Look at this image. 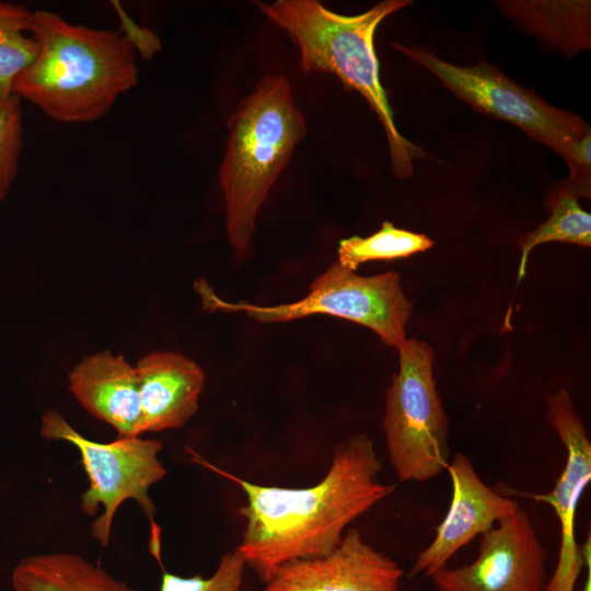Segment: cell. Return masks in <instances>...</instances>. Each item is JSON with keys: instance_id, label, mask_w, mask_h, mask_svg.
Masks as SVG:
<instances>
[{"instance_id": "8", "label": "cell", "mask_w": 591, "mask_h": 591, "mask_svg": "<svg viewBox=\"0 0 591 591\" xmlns=\"http://www.w3.org/2000/svg\"><path fill=\"white\" fill-rule=\"evenodd\" d=\"M392 46L432 72L456 97L474 109L509 121L531 139L557 152L564 160L590 127L578 115L551 106L498 68L480 61L462 67L417 46Z\"/></svg>"}, {"instance_id": "1", "label": "cell", "mask_w": 591, "mask_h": 591, "mask_svg": "<svg viewBox=\"0 0 591 591\" xmlns=\"http://www.w3.org/2000/svg\"><path fill=\"white\" fill-rule=\"evenodd\" d=\"M381 471L372 440L356 433L336 447L327 473L310 487L264 486L224 473L246 496L236 547L246 566L266 583L286 563L329 554L351 522L394 491Z\"/></svg>"}, {"instance_id": "18", "label": "cell", "mask_w": 591, "mask_h": 591, "mask_svg": "<svg viewBox=\"0 0 591 591\" xmlns=\"http://www.w3.org/2000/svg\"><path fill=\"white\" fill-rule=\"evenodd\" d=\"M432 245L433 241L427 235L398 229L384 221L381 229L368 237L354 235L341 240L337 262L355 271L363 263L407 257Z\"/></svg>"}, {"instance_id": "16", "label": "cell", "mask_w": 591, "mask_h": 591, "mask_svg": "<svg viewBox=\"0 0 591 591\" xmlns=\"http://www.w3.org/2000/svg\"><path fill=\"white\" fill-rule=\"evenodd\" d=\"M498 7L566 55L590 48V1H499Z\"/></svg>"}, {"instance_id": "21", "label": "cell", "mask_w": 591, "mask_h": 591, "mask_svg": "<svg viewBox=\"0 0 591 591\" xmlns=\"http://www.w3.org/2000/svg\"><path fill=\"white\" fill-rule=\"evenodd\" d=\"M246 564L235 548L222 556L215 572L201 576L181 577L163 570L159 591H241Z\"/></svg>"}, {"instance_id": "17", "label": "cell", "mask_w": 591, "mask_h": 591, "mask_svg": "<svg viewBox=\"0 0 591 591\" xmlns=\"http://www.w3.org/2000/svg\"><path fill=\"white\" fill-rule=\"evenodd\" d=\"M548 205L552 210L549 218L518 241L521 247L518 282L525 276L530 252L538 244L564 242L586 247L591 245V216L580 207L577 197L557 187L548 197Z\"/></svg>"}, {"instance_id": "5", "label": "cell", "mask_w": 591, "mask_h": 591, "mask_svg": "<svg viewBox=\"0 0 591 591\" xmlns=\"http://www.w3.org/2000/svg\"><path fill=\"white\" fill-rule=\"evenodd\" d=\"M195 288L204 308L209 311L242 312L260 323L325 314L366 326L385 345L396 348L406 339L405 327L413 309L397 273L360 276L338 262L311 282L304 298L291 303L257 305L227 302L204 279L197 280Z\"/></svg>"}, {"instance_id": "13", "label": "cell", "mask_w": 591, "mask_h": 591, "mask_svg": "<svg viewBox=\"0 0 591 591\" xmlns=\"http://www.w3.org/2000/svg\"><path fill=\"white\" fill-rule=\"evenodd\" d=\"M140 433L176 429L197 412L205 383L202 369L184 355L154 351L137 366Z\"/></svg>"}, {"instance_id": "4", "label": "cell", "mask_w": 591, "mask_h": 591, "mask_svg": "<svg viewBox=\"0 0 591 591\" xmlns=\"http://www.w3.org/2000/svg\"><path fill=\"white\" fill-rule=\"evenodd\" d=\"M227 125L229 136L218 175L229 242L234 250L244 251L254 235L257 215L305 137L306 126L291 84L281 74L264 76Z\"/></svg>"}, {"instance_id": "14", "label": "cell", "mask_w": 591, "mask_h": 591, "mask_svg": "<svg viewBox=\"0 0 591 591\" xmlns=\"http://www.w3.org/2000/svg\"><path fill=\"white\" fill-rule=\"evenodd\" d=\"M69 389L88 413L111 425L119 438L141 434L137 369L123 356L105 350L83 358L69 374Z\"/></svg>"}, {"instance_id": "10", "label": "cell", "mask_w": 591, "mask_h": 591, "mask_svg": "<svg viewBox=\"0 0 591 591\" xmlns=\"http://www.w3.org/2000/svg\"><path fill=\"white\" fill-rule=\"evenodd\" d=\"M546 418L566 448V463L552 491L533 495L534 499L554 508L560 525L558 559L544 591H575L584 567L575 536V522L581 495L591 480V443L567 390L547 396Z\"/></svg>"}, {"instance_id": "22", "label": "cell", "mask_w": 591, "mask_h": 591, "mask_svg": "<svg viewBox=\"0 0 591 591\" xmlns=\"http://www.w3.org/2000/svg\"><path fill=\"white\" fill-rule=\"evenodd\" d=\"M591 132L588 130L577 140L566 158L569 178L560 188L575 197H590L591 192Z\"/></svg>"}, {"instance_id": "19", "label": "cell", "mask_w": 591, "mask_h": 591, "mask_svg": "<svg viewBox=\"0 0 591 591\" xmlns=\"http://www.w3.org/2000/svg\"><path fill=\"white\" fill-rule=\"evenodd\" d=\"M33 11L0 2V96H9L19 73L34 59L37 45L32 30Z\"/></svg>"}, {"instance_id": "11", "label": "cell", "mask_w": 591, "mask_h": 591, "mask_svg": "<svg viewBox=\"0 0 591 591\" xmlns=\"http://www.w3.org/2000/svg\"><path fill=\"white\" fill-rule=\"evenodd\" d=\"M447 471L452 484L449 510L438 524L432 542L416 558L410 577H429L445 567L450 558L473 538L520 508L515 499L485 484L465 453L453 454Z\"/></svg>"}, {"instance_id": "12", "label": "cell", "mask_w": 591, "mask_h": 591, "mask_svg": "<svg viewBox=\"0 0 591 591\" xmlns=\"http://www.w3.org/2000/svg\"><path fill=\"white\" fill-rule=\"evenodd\" d=\"M402 576L393 558L351 528L329 554L277 568L263 591H399Z\"/></svg>"}, {"instance_id": "2", "label": "cell", "mask_w": 591, "mask_h": 591, "mask_svg": "<svg viewBox=\"0 0 591 591\" xmlns=\"http://www.w3.org/2000/svg\"><path fill=\"white\" fill-rule=\"evenodd\" d=\"M31 33L37 51L12 93L56 121L97 120L138 83L137 53L120 30L74 24L37 10Z\"/></svg>"}, {"instance_id": "15", "label": "cell", "mask_w": 591, "mask_h": 591, "mask_svg": "<svg viewBox=\"0 0 591 591\" xmlns=\"http://www.w3.org/2000/svg\"><path fill=\"white\" fill-rule=\"evenodd\" d=\"M14 591H139L71 553L25 557L11 575Z\"/></svg>"}, {"instance_id": "20", "label": "cell", "mask_w": 591, "mask_h": 591, "mask_svg": "<svg viewBox=\"0 0 591 591\" xmlns=\"http://www.w3.org/2000/svg\"><path fill=\"white\" fill-rule=\"evenodd\" d=\"M23 143L21 99L16 94L0 96V200L19 172Z\"/></svg>"}, {"instance_id": "9", "label": "cell", "mask_w": 591, "mask_h": 591, "mask_svg": "<svg viewBox=\"0 0 591 591\" xmlns=\"http://www.w3.org/2000/svg\"><path fill=\"white\" fill-rule=\"evenodd\" d=\"M482 535L471 564L430 575L437 591H544L547 552L519 508Z\"/></svg>"}, {"instance_id": "3", "label": "cell", "mask_w": 591, "mask_h": 591, "mask_svg": "<svg viewBox=\"0 0 591 591\" xmlns=\"http://www.w3.org/2000/svg\"><path fill=\"white\" fill-rule=\"evenodd\" d=\"M410 3L384 0L366 12L345 15L328 10L317 0L256 2L258 10L296 44L303 71L333 73L366 99L383 126L392 170L399 178L413 175L414 160L422 158L425 151L396 128L380 81L374 34L385 18Z\"/></svg>"}, {"instance_id": "7", "label": "cell", "mask_w": 591, "mask_h": 591, "mask_svg": "<svg viewBox=\"0 0 591 591\" xmlns=\"http://www.w3.org/2000/svg\"><path fill=\"white\" fill-rule=\"evenodd\" d=\"M399 368L386 390L382 420L391 466L401 482H427L451 459L449 420L433 379L434 354L427 343L405 339Z\"/></svg>"}, {"instance_id": "23", "label": "cell", "mask_w": 591, "mask_h": 591, "mask_svg": "<svg viewBox=\"0 0 591 591\" xmlns=\"http://www.w3.org/2000/svg\"><path fill=\"white\" fill-rule=\"evenodd\" d=\"M114 7L123 16V28L125 31L121 32L128 38L136 53L141 54L146 58H150L161 49V42L154 33L139 26L126 14H123V10L119 5L114 4Z\"/></svg>"}, {"instance_id": "24", "label": "cell", "mask_w": 591, "mask_h": 591, "mask_svg": "<svg viewBox=\"0 0 591 591\" xmlns=\"http://www.w3.org/2000/svg\"><path fill=\"white\" fill-rule=\"evenodd\" d=\"M584 567L588 568V579L586 581V584H584L582 591H590L591 590V563L586 565Z\"/></svg>"}, {"instance_id": "6", "label": "cell", "mask_w": 591, "mask_h": 591, "mask_svg": "<svg viewBox=\"0 0 591 591\" xmlns=\"http://www.w3.org/2000/svg\"><path fill=\"white\" fill-rule=\"evenodd\" d=\"M39 432L44 439L68 441L79 450L90 483L81 496V509L93 517L103 507L102 514L91 525V535L107 546L116 510L123 501L132 499L150 523L149 549L161 564V530L154 520L155 507L149 489L166 475L158 456L162 443L139 437L95 442L74 430L57 410L44 413Z\"/></svg>"}]
</instances>
